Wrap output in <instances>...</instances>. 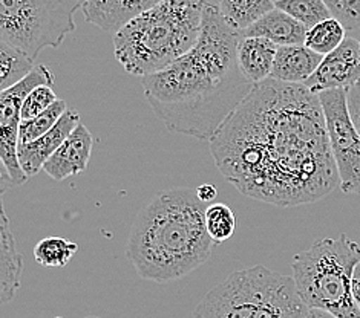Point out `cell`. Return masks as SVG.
Listing matches in <instances>:
<instances>
[{
  "instance_id": "12",
  "label": "cell",
  "mask_w": 360,
  "mask_h": 318,
  "mask_svg": "<svg viewBox=\"0 0 360 318\" xmlns=\"http://www.w3.org/2000/svg\"><path fill=\"white\" fill-rule=\"evenodd\" d=\"M94 138L89 128L79 124L66 141L44 166V171L54 180H65L83 173L89 166Z\"/></svg>"
},
{
  "instance_id": "6",
  "label": "cell",
  "mask_w": 360,
  "mask_h": 318,
  "mask_svg": "<svg viewBox=\"0 0 360 318\" xmlns=\"http://www.w3.org/2000/svg\"><path fill=\"white\" fill-rule=\"evenodd\" d=\"M360 263V246L340 234L319 239L293 257L291 270L299 296L308 307L338 318H360L353 296V276Z\"/></svg>"
},
{
  "instance_id": "29",
  "label": "cell",
  "mask_w": 360,
  "mask_h": 318,
  "mask_svg": "<svg viewBox=\"0 0 360 318\" xmlns=\"http://www.w3.org/2000/svg\"><path fill=\"white\" fill-rule=\"evenodd\" d=\"M353 296H354V302L360 311V263L356 266V271L353 276Z\"/></svg>"
},
{
  "instance_id": "3",
  "label": "cell",
  "mask_w": 360,
  "mask_h": 318,
  "mask_svg": "<svg viewBox=\"0 0 360 318\" xmlns=\"http://www.w3.org/2000/svg\"><path fill=\"white\" fill-rule=\"evenodd\" d=\"M205 208L195 188L174 187L136 214L126 254L141 279L174 281L209 260L213 240L205 230Z\"/></svg>"
},
{
  "instance_id": "2",
  "label": "cell",
  "mask_w": 360,
  "mask_h": 318,
  "mask_svg": "<svg viewBox=\"0 0 360 318\" xmlns=\"http://www.w3.org/2000/svg\"><path fill=\"white\" fill-rule=\"evenodd\" d=\"M241 39L207 4L196 45L166 69L141 77L146 100L170 132L210 141L243 105L256 84L239 67Z\"/></svg>"
},
{
  "instance_id": "13",
  "label": "cell",
  "mask_w": 360,
  "mask_h": 318,
  "mask_svg": "<svg viewBox=\"0 0 360 318\" xmlns=\"http://www.w3.org/2000/svg\"><path fill=\"white\" fill-rule=\"evenodd\" d=\"M165 0H101L82 6L83 17L106 32H117L134 17L150 10Z\"/></svg>"
},
{
  "instance_id": "4",
  "label": "cell",
  "mask_w": 360,
  "mask_h": 318,
  "mask_svg": "<svg viewBox=\"0 0 360 318\" xmlns=\"http://www.w3.org/2000/svg\"><path fill=\"white\" fill-rule=\"evenodd\" d=\"M205 0H165L115 32L114 51L126 72L157 74L186 55L200 39Z\"/></svg>"
},
{
  "instance_id": "25",
  "label": "cell",
  "mask_w": 360,
  "mask_h": 318,
  "mask_svg": "<svg viewBox=\"0 0 360 318\" xmlns=\"http://www.w3.org/2000/svg\"><path fill=\"white\" fill-rule=\"evenodd\" d=\"M57 100L58 98L56 95L53 86H37L36 89L30 92V95L23 102L22 119H31L40 114H44V112L53 106Z\"/></svg>"
},
{
  "instance_id": "33",
  "label": "cell",
  "mask_w": 360,
  "mask_h": 318,
  "mask_svg": "<svg viewBox=\"0 0 360 318\" xmlns=\"http://www.w3.org/2000/svg\"><path fill=\"white\" fill-rule=\"evenodd\" d=\"M84 318H98V317H84Z\"/></svg>"
},
{
  "instance_id": "31",
  "label": "cell",
  "mask_w": 360,
  "mask_h": 318,
  "mask_svg": "<svg viewBox=\"0 0 360 318\" xmlns=\"http://www.w3.org/2000/svg\"><path fill=\"white\" fill-rule=\"evenodd\" d=\"M98 2H101V0H84L83 5H86V4H98ZM83 5H82V6H83Z\"/></svg>"
},
{
  "instance_id": "7",
  "label": "cell",
  "mask_w": 360,
  "mask_h": 318,
  "mask_svg": "<svg viewBox=\"0 0 360 318\" xmlns=\"http://www.w3.org/2000/svg\"><path fill=\"white\" fill-rule=\"evenodd\" d=\"M79 0H0V43L37 60L46 48H58L75 31Z\"/></svg>"
},
{
  "instance_id": "24",
  "label": "cell",
  "mask_w": 360,
  "mask_h": 318,
  "mask_svg": "<svg viewBox=\"0 0 360 318\" xmlns=\"http://www.w3.org/2000/svg\"><path fill=\"white\" fill-rule=\"evenodd\" d=\"M205 230L213 244L226 242L236 231V214L226 204H210L205 208Z\"/></svg>"
},
{
  "instance_id": "1",
  "label": "cell",
  "mask_w": 360,
  "mask_h": 318,
  "mask_svg": "<svg viewBox=\"0 0 360 318\" xmlns=\"http://www.w3.org/2000/svg\"><path fill=\"white\" fill-rule=\"evenodd\" d=\"M209 143L221 175L256 201L296 207L340 185L319 95L304 84L258 83Z\"/></svg>"
},
{
  "instance_id": "18",
  "label": "cell",
  "mask_w": 360,
  "mask_h": 318,
  "mask_svg": "<svg viewBox=\"0 0 360 318\" xmlns=\"http://www.w3.org/2000/svg\"><path fill=\"white\" fill-rule=\"evenodd\" d=\"M222 17L238 31H244L276 8L271 0H219Z\"/></svg>"
},
{
  "instance_id": "11",
  "label": "cell",
  "mask_w": 360,
  "mask_h": 318,
  "mask_svg": "<svg viewBox=\"0 0 360 318\" xmlns=\"http://www.w3.org/2000/svg\"><path fill=\"white\" fill-rule=\"evenodd\" d=\"M79 124V112L75 109H68L48 133L32 143L19 144V162L25 175L31 178L36 176L40 170H44L46 161L53 157Z\"/></svg>"
},
{
  "instance_id": "8",
  "label": "cell",
  "mask_w": 360,
  "mask_h": 318,
  "mask_svg": "<svg viewBox=\"0 0 360 318\" xmlns=\"http://www.w3.org/2000/svg\"><path fill=\"white\" fill-rule=\"evenodd\" d=\"M56 77L45 65H37L28 77L0 93V159H2V190L23 185L28 176L19 162V128L22 107L30 92L37 86H54Z\"/></svg>"
},
{
  "instance_id": "14",
  "label": "cell",
  "mask_w": 360,
  "mask_h": 318,
  "mask_svg": "<svg viewBox=\"0 0 360 318\" xmlns=\"http://www.w3.org/2000/svg\"><path fill=\"white\" fill-rule=\"evenodd\" d=\"M322 60L323 55L308 49L305 45L278 46L270 79L304 84L316 72Z\"/></svg>"
},
{
  "instance_id": "30",
  "label": "cell",
  "mask_w": 360,
  "mask_h": 318,
  "mask_svg": "<svg viewBox=\"0 0 360 318\" xmlns=\"http://www.w3.org/2000/svg\"><path fill=\"white\" fill-rule=\"evenodd\" d=\"M307 318H338V317H334L333 314H330L327 311H322V309L310 307V311H308Z\"/></svg>"
},
{
  "instance_id": "35",
  "label": "cell",
  "mask_w": 360,
  "mask_h": 318,
  "mask_svg": "<svg viewBox=\"0 0 360 318\" xmlns=\"http://www.w3.org/2000/svg\"><path fill=\"white\" fill-rule=\"evenodd\" d=\"M56 318H62V317H56Z\"/></svg>"
},
{
  "instance_id": "27",
  "label": "cell",
  "mask_w": 360,
  "mask_h": 318,
  "mask_svg": "<svg viewBox=\"0 0 360 318\" xmlns=\"http://www.w3.org/2000/svg\"><path fill=\"white\" fill-rule=\"evenodd\" d=\"M347 105L351 119L360 135V80L347 89Z\"/></svg>"
},
{
  "instance_id": "23",
  "label": "cell",
  "mask_w": 360,
  "mask_h": 318,
  "mask_svg": "<svg viewBox=\"0 0 360 318\" xmlns=\"http://www.w3.org/2000/svg\"><path fill=\"white\" fill-rule=\"evenodd\" d=\"M274 5L297 22H301L307 29L331 17L328 6L325 5L323 0H279Z\"/></svg>"
},
{
  "instance_id": "16",
  "label": "cell",
  "mask_w": 360,
  "mask_h": 318,
  "mask_svg": "<svg viewBox=\"0 0 360 318\" xmlns=\"http://www.w3.org/2000/svg\"><path fill=\"white\" fill-rule=\"evenodd\" d=\"M307 31L301 22L279 8H274L241 34L243 37H264L278 46H291L304 45Z\"/></svg>"
},
{
  "instance_id": "32",
  "label": "cell",
  "mask_w": 360,
  "mask_h": 318,
  "mask_svg": "<svg viewBox=\"0 0 360 318\" xmlns=\"http://www.w3.org/2000/svg\"><path fill=\"white\" fill-rule=\"evenodd\" d=\"M271 2H273V4H278V2H279V0H271Z\"/></svg>"
},
{
  "instance_id": "34",
  "label": "cell",
  "mask_w": 360,
  "mask_h": 318,
  "mask_svg": "<svg viewBox=\"0 0 360 318\" xmlns=\"http://www.w3.org/2000/svg\"><path fill=\"white\" fill-rule=\"evenodd\" d=\"M79 2L83 5V4H84V0H79Z\"/></svg>"
},
{
  "instance_id": "20",
  "label": "cell",
  "mask_w": 360,
  "mask_h": 318,
  "mask_svg": "<svg viewBox=\"0 0 360 318\" xmlns=\"http://www.w3.org/2000/svg\"><path fill=\"white\" fill-rule=\"evenodd\" d=\"M345 32L347 29L344 28V25L330 17V19L314 25L313 28L307 31L304 45L325 57L342 45V41L347 39Z\"/></svg>"
},
{
  "instance_id": "22",
  "label": "cell",
  "mask_w": 360,
  "mask_h": 318,
  "mask_svg": "<svg viewBox=\"0 0 360 318\" xmlns=\"http://www.w3.org/2000/svg\"><path fill=\"white\" fill-rule=\"evenodd\" d=\"M66 110V102L63 100H57L44 114L31 119H22L19 128V144L32 143L48 133L57 124L58 119L63 117Z\"/></svg>"
},
{
  "instance_id": "15",
  "label": "cell",
  "mask_w": 360,
  "mask_h": 318,
  "mask_svg": "<svg viewBox=\"0 0 360 318\" xmlns=\"http://www.w3.org/2000/svg\"><path fill=\"white\" fill-rule=\"evenodd\" d=\"M0 210V296L2 303H8L15 297L20 288L23 260L22 254L17 251L15 239L8 219L4 202Z\"/></svg>"
},
{
  "instance_id": "10",
  "label": "cell",
  "mask_w": 360,
  "mask_h": 318,
  "mask_svg": "<svg viewBox=\"0 0 360 318\" xmlns=\"http://www.w3.org/2000/svg\"><path fill=\"white\" fill-rule=\"evenodd\" d=\"M360 80V40L347 37L333 53L325 55L307 86L313 93L333 89H348Z\"/></svg>"
},
{
  "instance_id": "9",
  "label": "cell",
  "mask_w": 360,
  "mask_h": 318,
  "mask_svg": "<svg viewBox=\"0 0 360 318\" xmlns=\"http://www.w3.org/2000/svg\"><path fill=\"white\" fill-rule=\"evenodd\" d=\"M317 95L323 109L342 192L360 194V135L349 115L347 89L323 91Z\"/></svg>"
},
{
  "instance_id": "17",
  "label": "cell",
  "mask_w": 360,
  "mask_h": 318,
  "mask_svg": "<svg viewBox=\"0 0 360 318\" xmlns=\"http://www.w3.org/2000/svg\"><path fill=\"white\" fill-rule=\"evenodd\" d=\"M278 45L264 37H243L238 46V62L243 74L253 84L269 80Z\"/></svg>"
},
{
  "instance_id": "19",
  "label": "cell",
  "mask_w": 360,
  "mask_h": 318,
  "mask_svg": "<svg viewBox=\"0 0 360 318\" xmlns=\"http://www.w3.org/2000/svg\"><path fill=\"white\" fill-rule=\"evenodd\" d=\"M36 60H32L20 49L0 43V89L6 91L22 81L36 69Z\"/></svg>"
},
{
  "instance_id": "21",
  "label": "cell",
  "mask_w": 360,
  "mask_h": 318,
  "mask_svg": "<svg viewBox=\"0 0 360 318\" xmlns=\"http://www.w3.org/2000/svg\"><path fill=\"white\" fill-rule=\"evenodd\" d=\"M79 245L65 237H46L34 246V259L45 268H63L71 262Z\"/></svg>"
},
{
  "instance_id": "5",
  "label": "cell",
  "mask_w": 360,
  "mask_h": 318,
  "mask_svg": "<svg viewBox=\"0 0 360 318\" xmlns=\"http://www.w3.org/2000/svg\"><path fill=\"white\" fill-rule=\"evenodd\" d=\"M308 311L293 277L258 265L212 288L192 318H307Z\"/></svg>"
},
{
  "instance_id": "26",
  "label": "cell",
  "mask_w": 360,
  "mask_h": 318,
  "mask_svg": "<svg viewBox=\"0 0 360 318\" xmlns=\"http://www.w3.org/2000/svg\"><path fill=\"white\" fill-rule=\"evenodd\" d=\"M333 19L339 20L347 31L360 28V0H323Z\"/></svg>"
},
{
  "instance_id": "28",
  "label": "cell",
  "mask_w": 360,
  "mask_h": 318,
  "mask_svg": "<svg viewBox=\"0 0 360 318\" xmlns=\"http://www.w3.org/2000/svg\"><path fill=\"white\" fill-rule=\"evenodd\" d=\"M196 194H198L200 201L204 204H210L217 199L218 190L213 184H202L198 188H196Z\"/></svg>"
}]
</instances>
